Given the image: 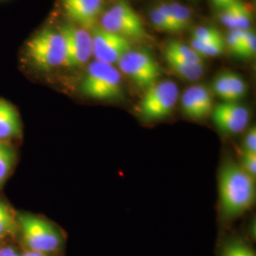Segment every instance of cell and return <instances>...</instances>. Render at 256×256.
I'll list each match as a JSON object with an SVG mask.
<instances>
[{
  "mask_svg": "<svg viewBox=\"0 0 256 256\" xmlns=\"http://www.w3.org/2000/svg\"><path fill=\"white\" fill-rule=\"evenodd\" d=\"M220 200L223 216L234 218L248 210L256 200V182L241 165L228 162L220 176Z\"/></svg>",
  "mask_w": 256,
  "mask_h": 256,
  "instance_id": "1",
  "label": "cell"
},
{
  "mask_svg": "<svg viewBox=\"0 0 256 256\" xmlns=\"http://www.w3.org/2000/svg\"><path fill=\"white\" fill-rule=\"evenodd\" d=\"M18 232L28 250L54 256L64 246V236L52 222L30 212L16 214Z\"/></svg>",
  "mask_w": 256,
  "mask_h": 256,
  "instance_id": "2",
  "label": "cell"
},
{
  "mask_svg": "<svg viewBox=\"0 0 256 256\" xmlns=\"http://www.w3.org/2000/svg\"><path fill=\"white\" fill-rule=\"evenodd\" d=\"M81 92L93 100H120L124 92L119 70L113 64L93 61L81 82Z\"/></svg>",
  "mask_w": 256,
  "mask_h": 256,
  "instance_id": "3",
  "label": "cell"
},
{
  "mask_svg": "<svg viewBox=\"0 0 256 256\" xmlns=\"http://www.w3.org/2000/svg\"><path fill=\"white\" fill-rule=\"evenodd\" d=\"M27 55L32 64L40 70H52L64 66L66 44L61 32L43 30L27 44Z\"/></svg>",
  "mask_w": 256,
  "mask_h": 256,
  "instance_id": "4",
  "label": "cell"
},
{
  "mask_svg": "<svg viewBox=\"0 0 256 256\" xmlns=\"http://www.w3.org/2000/svg\"><path fill=\"white\" fill-rule=\"evenodd\" d=\"M178 100V88L169 80L156 82L147 88L138 110L146 120H158L169 117Z\"/></svg>",
  "mask_w": 256,
  "mask_h": 256,
  "instance_id": "5",
  "label": "cell"
},
{
  "mask_svg": "<svg viewBox=\"0 0 256 256\" xmlns=\"http://www.w3.org/2000/svg\"><path fill=\"white\" fill-rule=\"evenodd\" d=\"M101 28L130 41L142 40L147 37L142 20L124 0L117 2L102 14Z\"/></svg>",
  "mask_w": 256,
  "mask_h": 256,
  "instance_id": "6",
  "label": "cell"
},
{
  "mask_svg": "<svg viewBox=\"0 0 256 256\" xmlns=\"http://www.w3.org/2000/svg\"><path fill=\"white\" fill-rule=\"evenodd\" d=\"M118 66L138 86L147 90L158 82L162 70L146 50H129L120 57Z\"/></svg>",
  "mask_w": 256,
  "mask_h": 256,
  "instance_id": "7",
  "label": "cell"
},
{
  "mask_svg": "<svg viewBox=\"0 0 256 256\" xmlns=\"http://www.w3.org/2000/svg\"><path fill=\"white\" fill-rule=\"evenodd\" d=\"M66 44L64 66L80 68L93 56L92 36L90 32L75 24H66L60 30Z\"/></svg>",
  "mask_w": 256,
  "mask_h": 256,
  "instance_id": "8",
  "label": "cell"
},
{
  "mask_svg": "<svg viewBox=\"0 0 256 256\" xmlns=\"http://www.w3.org/2000/svg\"><path fill=\"white\" fill-rule=\"evenodd\" d=\"M92 32L93 56L106 64H118L120 57L131 50V41L101 27H94Z\"/></svg>",
  "mask_w": 256,
  "mask_h": 256,
  "instance_id": "9",
  "label": "cell"
},
{
  "mask_svg": "<svg viewBox=\"0 0 256 256\" xmlns=\"http://www.w3.org/2000/svg\"><path fill=\"white\" fill-rule=\"evenodd\" d=\"M216 126L227 134H238L250 122L248 110L236 102H224L212 111Z\"/></svg>",
  "mask_w": 256,
  "mask_h": 256,
  "instance_id": "10",
  "label": "cell"
},
{
  "mask_svg": "<svg viewBox=\"0 0 256 256\" xmlns=\"http://www.w3.org/2000/svg\"><path fill=\"white\" fill-rule=\"evenodd\" d=\"M180 102L183 113L190 119H205L214 110L212 93L202 84L189 86L183 93Z\"/></svg>",
  "mask_w": 256,
  "mask_h": 256,
  "instance_id": "11",
  "label": "cell"
},
{
  "mask_svg": "<svg viewBox=\"0 0 256 256\" xmlns=\"http://www.w3.org/2000/svg\"><path fill=\"white\" fill-rule=\"evenodd\" d=\"M64 12L76 25L93 28L102 12V0H62Z\"/></svg>",
  "mask_w": 256,
  "mask_h": 256,
  "instance_id": "12",
  "label": "cell"
},
{
  "mask_svg": "<svg viewBox=\"0 0 256 256\" xmlns=\"http://www.w3.org/2000/svg\"><path fill=\"white\" fill-rule=\"evenodd\" d=\"M23 135L18 110L9 101L0 98V142H14Z\"/></svg>",
  "mask_w": 256,
  "mask_h": 256,
  "instance_id": "13",
  "label": "cell"
},
{
  "mask_svg": "<svg viewBox=\"0 0 256 256\" xmlns=\"http://www.w3.org/2000/svg\"><path fill=\"white\" fill-rule=\"evenodd\" d=\"M212 90L222 100L236 102L246 95L247 84L238 74L226 72L214 78Z\"/></svg>",
  "mask_w": 256,
  "mask_h": 256,
  "instance_id": "14",
  "label": "cell"
},
{
  "mask_svg": "<svg viewBox=\"0 0 256 256\" xmlns=\"http://www.w3.org/2000/svg\"><path fill=\"white\" fill-rule=\"evenodd\" d=\"M220 20L230 30H248L252 22V10L246 3L238 0L221 10Z\"/></svg>",
  "mask_w": 256,
  "mask_h": 256,
  "instance_id": "15",
  "label": "cell"
},
{
  "mask_svg": "<svg viewBox=\"0 0 256 256\" xmlns=\"http://www.w3.org/2000/svg\"><path fill=\"white\" fill-rule=\"evenodd\" d=\"M18 160V153L14 142H0V191L12 174Z\"/></svg>",
  "mask_w": 256,
  "mask_h": 256,
  "instance_id": "16",
  "label": "cell"
},
{
  "mask_svg": "<svg viewBox=\"0 0 256 256\" xmlns=\"http://www.w3.org/2000/svg\"><path fill=\"white\" fill-rule=\"evenodd\" d=\"M165 60L170 68L183 79L188 81H196L202 78L204 72L203 64H192L171 55L164 54Z\"/></svg>",
  "mask_w": 256,
  "mask_h": 256,
  "instance_id": "17",
  "label": "cell"
},
{
  "mask_svg": "<svg viewBox=\"0 0 256 256\" xmlns=\"http://www.w3.org/2000/svg\"><path fill=\"white\" fill-rule=\"evenodd\" d=\"M164 54L171 55L192 64H203V58L198 54L191 46L180 41L169 42L164 48Z\"/></svg>",
  "mask_w": 256,
  "mask_h": 256,
  "instance_id": "18",
  "label": "cell"
},
{
  "mask_svg": "<svg viewBox=\"0 0 256 256\" xmlns=\"http://www.w3.org/2000/svg\"><path fill=\"white\" fill-rule=\"evenodd\" d=\"M18 232L16 214L5 202L0 200V238L14 236Z\"/></svg>",
  "mask_w": 256,
  "mask_h": 256,
  "instance_id": "19",
  "label": "cell"
},
{
  "mask_svg": "<svg viewBox=\"0 0 256 256\" xmlns=\"http://www.w3.org/2000/svg\"><path fill=\"white\" fill-rule=\"evenodd\" d=\"M191 48L202 58L204 56L214 57L224 54L226 50V43L225 40L216 42H200L196 40H192Z\"/></svg>",
  "mask_w": 256,
  "mask_h": 256,
  "instance_id": "20",
  "label": "cell"
},
{
  "mask_svg": "<svg viewBox=\"0 0 256 256\" xmlns=\"http://www.w3.org/2000/svg\"><path fill=\"white\" fill-rule=\"evenodd\" d=\"M174 23L180 32H182L190 26L191 12L185 6L180 3H168Z\"/></svg>",
  "mask_w": 256,
  "mask_h": 256,
  "instance_id": "21",
  "label": "cell"
},
{
  "mask_svg": "<svg viewBox=\"0 0 256 256\" xmlns=\"http://www.w3.org/2000/svg\"><path fill=\"white\" fill-rule=\"evenodd\" d=\"M192 40L200 42L224 41L225 38L218 28L210 26L196 28L192 34Z\"/></svg>",
  "mask_w": 256,
  "mask_h": 256,
  "instance_id": "22",
  "label": "cell"
},
{
  "mask_svg": "<svg viewBox=\"0 0 256 256\" xmlns=\"http://www.w3.org/2000/svg\"><path fill=\"white\" fill-rule=\"evenodd\" d=\"M256 38L254 34L248 30H245L238 56L245 59H250L256 56Z\"/></svg>",
  "mask_w": 256,
  "mask_h": 256,
  "instance_id": "23",
  "label": "cell"
},
{
  "mask_svg": "<svg viewBox=\"0 0 256 256\" xmlns=\"http://www.w3.org/2000/svg\"><path fill=\"white\" fill-rule=\"evenodd\" d=\"M223 256H256V254L245 243L234 241L225 248Z\"/></svg>",
  "mask_w": 256,
  "mask_h": 256,
  "instance_id": "24",
  "label": "cell"
},
{
  "mask_svg": "<svg viewBox=\"0 0 256 256\" xmlns=\"http://www.w3.org/2000/svg\"><path fill=\"white\" fill-rule=\"evenodd\" d=\"M150 19L153 25L160 30L169 32H176L174 28L171 25V23L168 21V19L165 18L162 14V12L158 8L153 9L150 12Z\"/></svg>",
  "mask_w": 256,
  "mask_h": 256,
  "instance_id": "25",
  "label": "cell"
},
{
  "mask_svg": "<svg viewBox=\"0 0 256 256\" xmlns=\"http://www.w3.org/2000/svg\"><path fill=\"white\" fill-rule=\"evenodd\" d=\"M244 34H245V30H230L228 36L225 38L226 45L230 46L232 54L238 56L240 52Z\"/></svg>",
  "mask_w": 256,
  "mask_h": 256,
  "instance_id": "26",
  "label": "cell"
},
{
  "mask_svg": "<svg viewBox=\"0 0 256 256\" xmlns=\"http://www.w3.org/2000/svg\"><path fill=\"white\" fill-rule=\"evenodd\" d=\"M242 168L254 178L256 176V153L244 151L242 153Z\"/></svg>",
  "mask_w": 256,
  "mask_h": 256,
  "instance_id": "27",
  "label": "cell"
},
{
  "mask_svg": "<svg viewBox=\"0 0 256 256\" xmlns=\"http://www.w3.org/2000/svg\"><path fill=\"white\" fill-rule=\"evenodd\" d=\"M244 151L256 153V129L254 126L248 131L244 140Z\"/></svg>",
  "mask_w": 256,
  "mask_h": 256,
  "instance_id": "28",
  "label": "cell"
},
{
  "mask_svg": "<svg viewBox=\"0 0 256 256\" xmlns=\"http://www.w3.org/2000/svg\"><path fill=\"white\" fill-rule=\"evenodd\" d=\"M22 252H20L18 248L14 246H0V256H21Z\"/></svg>",
  "mask_w": 256,
  "mask_h": 256,
  "instance_id": "29",
  "label": "cell"
},
{
  "mask_svg": "<svg viewBox=\"0 0 256 256\" xmlns=\"http://www.w3.org/2000/svg\"><path fill=\"white\" fill-rule=\"evenodd\" d=\"M210 1L212 3V6L216 9L223 10L238 0H210Z\"/></svg>",
  "mask_w": 256,
  "mask_h": 256,
  "instance_id": "30",
  "label": "cell"
},
{
  "mask_svg": "<svg viewBox=\"0 0 256 256\" xmlns=\"http://www.w3.org/2000/svg\"><path fill=\"white\" fill-rule=\"evenodd\" d=\"M21 256H50V254H41V252H32V250H26L24 252H22Z\"/></svg>",
  "mask_w": 256,
  "mask_h": 256,
  "instance_id": "31",
  "label": "cell"
},
{
  "mask_svg": "<svg viewBox=\"0 0 256 256\" xmlns=\"http://www.w3.org/2000/svg\"><path fill=\"white\" fill-rule=\"evenodd\" d=\"M0 243H1V238H0Z\"/></svg>",
  "mask_w": 256,
  "mask_h": 256,
  "instance_id": "32",
  "label": "cell"
}]
</instances>
